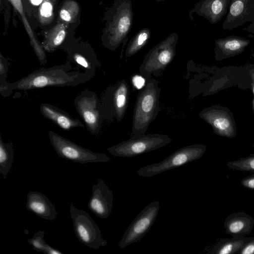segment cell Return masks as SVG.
I'll return each mask as SVG.
<instances>
[{
  "mask_svg": "<svg viewBox=\"0 0 254 254\" xmlns=\"http://www.w3.org/2000/svg\"><path fill=\"white\" fill-rule=\"evenodd\" d=\"M71 69L69 61L53 67L40 68L14 82H8L0 89V94L6 97L16 89L28 90L49 86H75L94 76L87 71H71Z\"/></svg>",
  "mask_w": 254,
  "mask_h": 254,
  "instance_id": "1",
  "label": "cell"
},
{
  "mask_svg": "<svg viewBox=\"0 0 254 254\" xmlns=\"http://www.w3.org/2000/svg\"><path fill=\"white\" fill-rule=\"evenodd\" d=\"M161 89L158 81L146 79L137 95L134 108L131 136L145 134L150 124L156 119L160 107Z\"/></svg>",
  "mask_w": 254,
  "mask_h": 254,
  "instance_id": "2",
  "label": "cell"
},
{
  "mask_svg": "<svg viewBox=\"0 0 254 254\" xmlns=\"http://www.w3.org/2000/svg\"><path fill=\"white\" fill-rule=\"evenodd\" d=\"M131 0H115L103 35L104 46L115 51L122 43L126 44L133 24Z\"/></svg>",
  "mask_w": 254,
  "mask_h": 254,
  "instance_id": "3",
  "label": "cell"
},
{
  "mask_svg": "<svg viewBox=\"0 0 254 254\" xmlns=\"http://www.w3.org/2000/svg\"><path fill=\"white\" fill-rule=\"evenodd\" d=\"M178 34L173 32L153 47L145 55L139 67L141 74L146 79L160 76L176 55Z\"/></svg>",
  "mask_w": 254,
  "mask_h": 254,
  "instance_id": "4",
  "label": "cell"
},
{
  "mask_svg": "<svg viewBox=\"0 0 254 254\" xmlns=\"http://www.w3.org/2000/svg\"><path fill=\"white\" fill-rule=\"evenodd\" d=\"M171 140L169 136L163 134L133 135L128 140L108 148L107 151L116 157H134L167 145Z\"/></svg>",
  "mask_w": 254,
  "mask_h": 254,
  "instance_id": "5",
  "label": "cell"
},
{
  "mask_svg": "<svg viewBox=\"0 0 254 254\" xmlns=\"http://www.w3.org/2000/svg\"><path fill=\"white\" fill-rule=\"evenodd\" d=\"M206 149V146L201 144L184 146L161 162L142 167L136 173L141 177H152L200 158Z\"/></svg>",
  "mask_w": 254,
  "mask_h": 254,
  "instance_id": "6",
  "label": "cell"
},
{
  "mask_svg": "<svg viewBox=\"0 0 254 254\" xmlns=\"http://www.w3.org/2000/svg\"><path fill=\"white\" fill-rule=\"evenodd\" d=\"M74 105L88 131L94 135H98L106 115L102 103L97 94L86 89L75 98Z\"/></svg>",
  "mask_w": 254,
  "mask_h": 254,
  "instance_id": "7",
  "label": "cell"
},
{
  "mask_svg": "<svg viewBox=\"0 0 254 254\" xmlns=\"http://www.w3.org/2000/svg\"><path fill=\"white\" fill-rule=\"evenodd\" d=\"M48 135L51 145L62 158L81 164L105 163L111 160L106 154L82 147L52 130L49 131Z\"/></svg>",
  "mask_w": 254,
  "mask_h": 254,
  "instance_id": "8",
  "label": "cell"
},
{
  "mask_svg": "<svg viewBox=\"0 0 254 254\" xmlns=\"http://www.w3.org/2000/svg\"><path fill=\"white\" fill-rule=\"evenodd\" d=\"M69 211L75 235L80 242L95 250L107 245L99 226L86 211L77 209L71 203Z\"/></svg>",
  "mask_w": 254,
  "mask_h": 254,
  "instance_id": "9",
  "label": "cell"
},
{
  "mask_svg": "<svg viewBox=\"0 0 254 254\" xmlns=\"http://www.w3.org/2000/svg\"><path fill=\"white\" fill-rule=\"evenodd\" d=\"M241 28L251 38L254 37V0H231L222 28Z\"/></svg>",
  "mask_w": 254,
  "mask_h": 254,
  "instance_id": "10",
  "label": "cell"
},
{
  "mask_svg": "<svg viewBox=\"0 0 254 254\" xmlns=\"http://www.w3.org/2000/svg\"><path fill=\"white\" fill-rule=\"evenodd\" d=\"M160 202L155 201L146 206L136 216L126 230L118 247L123 249L142 239L157 218Z\"/></svg>",
  "mask_w": 254,
  "mask_h": 254,
  "instance_id": "11",
  "label": "cell"
},
{
  "mask_svg": "<svg viewBox=\"0 0 254 254\" xmlns=\"http://www.w3.org/2000/svg\"><path fill=\"white\" fill-rule=\"evenodd\" d=\"M129 95V87L124 79L106 90L101 100L105 112V119L115 118L119 122L123 120L127 109Z\"/></svg>",
  "mask_w": 254,
  "mask_h": 254,
  "instance_id": "12",
  "label": "cell"
},
{
  "mask_svg": "<svg viewBox=\"0 0 254 254\" xmlns=\"http://www.w3.org/2000/svg\"><path fill=\"white\" fill-rule=\"evenodd\" d=\"M199 116L212 127L216 134L230 138L236 136L235 120L228 108L213 106L203 109Z\"/></svg>",
  "mask_w": 254,
  "mask_h": 254,
  "instance_id": "13",
  "label": "cell"
},
{
  "mask_svg": "<svg viewBox=\"0 0 254 254\" xmlns=\"http://www.w3.org/2000/svg\"><path fill=\"white\" fill-rule=\"evenodd\" d=\"M92 195L88 208L101 219H106L111 214L113 208L114 195L112 190L102 179L92 187Z\"/></svg>",
  "mask_w": 254,
  "mask_h": 254,
  "instance_id": "14",
  "label": "cell"
},
{
  "mask_svg": "<svg viewBox=\"0 0 254 254\" xmlns=\"http://www.w3.org/2000/svg\"><path fill=\"white\" fill-rule=\"evenodd\" d=\"M250 43L248 39L231 35L215 40L214 57L218 61L242 53Z\"/></svg>",
  "mask_w": 254,
  "mask_h": 254,
  "instance_id": "15",
  "label": "cell"
},
{
  "mask_svg": "<svg viewBox=\"0 0 254 254\" xmlns=\"http://www.w3.org/2000/svg\"><path fill=\"white\" fill-rule=\"evenodd\" d=\"M231 0H200L191 10L206 19L211 24L219 22L227 15Z\"/></svg>",
  "mask_w": 254,
  "mask_h": 254,
  "instance_id": "16",
  "label": "cell"
},
{
  "mask_svg": "<svg viewBox=\"0 0 254 254\" xmlns=\"http://www.w3.org/2000/svg\"><path fill=\"white\" fill-rule=\"evenodd\" d=\"M42 115L61 129L69 130L74 128L84 127V125L79 120L71 117L64 110L49 103L40 105Z\"/></svg>",
  "mask_w": 254,
  "mask_h": 254,
  "instance_id": "17",
  "label": "cell"
},
{
  "mask_svg": "<svg viewBox=\"0 0 254 254\" xmlns=\"http://www.w3.org/2000/svg\"><path fill=\"white\" fill-rule=\"evenodd\" d=\"M26 208L44 219L54 220L57 216L54 204L45 194L37 191H31L28 193Z\"/></svg>",
  "mask_w": 254,
  "mask_h": 254,
  "instance_id": "18",
  "label": "cell"
},
{
  "mask_svg": "<svg viewBox=\"0 0 254 254\" xmlns=\"http://www.w3.org/2000/svg\"><path fill=\"white\" fill-rule=\"evenodd\" d=\"M224 226L226 233L232 237L245 236L252 232L254 219L244 212H237L227 216Z\"/></svg>",
  "mask_w": 254,
  "mask_h": 254,
  "instance_id": "19",
  "label": "cell"
},
{
  "mask_svg": "<svg viewBox=\"0 0 254 254\" xmlns=\"http://www.w3.org/2000/svg\"><path fill=\"white\" fill-rule=\"evenodd\" d=\"M67 25L61 22L58 23L45 35L42 46L45 51L52 53L63 44L67 35Z\"/></svg>",
  "mask_w": 254,
  "mask_h": 254,
  "instance_id": "20",
  "label": "cell"
},
{
  "mask_svg": "<svg viewBox=\"0 0 254 254\" xmlns=\"http://www.w3.org/2000/svg\"><path fill=\"white\" fill-rule=\"evenodd\" d=\"M13 6L14 8L20 14L25 29L28 34L30 40L31 45L35 52V53L40 63L42 65L46 64L47 61L46 55L45 54V50L43 48L42 44H40L38 41L35 34H34L27 20L25 13L24 12L23 6L21 0H9Z\"/></svg>",
  "mask_w": 254,
  "mask_h": 254,
  "instance_id": "21",
  "label": "cell"
},
{
  "mask_svg": "<svg viewBox=\"0 0 254 254\" xmlns=\"http://www.w3.org/2000/svg\"><path fill=\"white\" fill-rule=\"evenodd\" d=\"M69 62L95 76L96 70L101 66L99 61L95 55L85 54L79 51H73L68 55Z\"/></svg>",
  "mask_w": 254,
  "mask_h": 254,
  "instance_id": "22",
  "label": "cell"
},
{
  "mask_svg": "<svg viewBox=\"0 0 254 254\" xmlns=\"http://www.w3.org/2000/svg\"><path fill=\"white\" fill-rule=\"evenodd\" d=\"M251 237H233L229 239H221L214 246L210 254H237Z\"/></svg>",
  "mask_w": 254,
  "mask_h": 254,
  "instance_id": "23",
  "label": "cell"
},
{
  "mask_svg": "<svg viewBox=\"0 0 254 254\" xmlns=\"http://www.w3.org/2000/svg\"><path fill=\"white\" fill-rule=\"evenodd\" d=\"M13 145L11 142L4 143L0 134V173L6 179L14 160Z\"/></svg>",
  "mask_w": 254,
  "mask_h": 254,
  "instance_id": "24",
  "label": "cell"
},
{
  "mask_svg": "<svg viewBox=\"0 0 254 254\" xmlns=\"http://www.w3.org/2000/svg\"><path fill=\"white\" fill-rule=\"evenodd\" d=\"M150 35V30L147 28L139 30L127 45L125 51L126 58H130L140 50L148 41Z\"/></svg>",
  "mask_w": 254,
  "mask_h": 254,
  "instance_id": "25",
  "label": "cell"
},
{
  "mask_svg": "<svg viewBox=\"0 0 254 254\" xmlns=\"http://www.w3.org/2000/svg\"><path fill=\"white\" fill-rule=\"evenodd\" d=\"M80 8L76 1L66 0L63 4L59 11V17L66 24L74 22L79 14Z\"/></svg>",
  "mask_w": 254,
  "mask_h": 254,
  "instance_id": "26",
  "label": "cell"
},
{
  "mask_svg": "<svg viewBox=\"0 0 254 254\" xmlns=\"http://www.w3.org/2000/svg\"><path fill=\"white\" fill-rule=\"evenodd\" d=\"M226 165L233 170L254 173V154H251L238 160L228 162Z\"/></svg>",
  "mask_w": 254,
  "mask_h": 254,
  "instance_id": "27",
  "label": "cell"
},
{
  "mask_svg": "<svg viewBox=\"0 0 254 254\" xmlns=\"http://www.w3.org/2000/svg\"><path fill=\"white\" fill-rule=\"evenodd\" d=\"M53 3L51 0H44L38 11L39 22L43 25L50 24L54 19Z\"/></svg>",
  "mask_w": 254,
  "mask_h": 254,
  "instance_id": "28",
  "label": "cell"
},
{
  "mask_svg": "<svg viewBox=\"0 0 254 254\" xmlns=\"http://www.w3.org/2000/svg\"><path fill=\"white\" fill-rule=\"evenodd\" d=\"M45 232L38 231L33 235V236L27 240V242L31 245L33 249L37 252H42L44 254L46 252L50 246L45 241L44 239Z\"/></svg>",
  "mask_w": 254,
  "mask_h": 254,
  "instance_id": "29",
  "label": "cell"
},
{
  "mask_svg": "<svg viewBox=\"0 0 254 254\" xmlns=\"http://www.w3.org/2000/svg\"><path fill=\"white\" fill-rule=\"evenodd\" d=\"M8 61L1 54H0V88L3 87L8 83L6 81L8 72Z\"/></svg>",
  "mask_w": 254,
  "mask_h": 254,
  "instance_id": "30",
  "label": "cell"
},
{
  "mask_svg": "<svg viewBox=\"0 0 254 254\" xmlns=\"http://www.w3.org/2000/svg\"><path fill=\"white\" fill-rule=\"evenodd\" d=\"M237 254H254V237H251Z\"/></svg>",
  "mask_w": 254,
  "mask_h": 254,
  "instance_id": "31",
  "label": "cell"
},
{
  "mask_svg": "<svg viewBox=\"0 0 254 254\" xmlns=\"http://www.w3.org/2000/svg\"><path fill=\"white\" fill-rule=\"evenodd\" d=\"M241 184L245 188L254 190V174L250 175L243 179Z\"/></svg>",
  "mask_w": 254,
  "mask_h": 254,
  "instance_id": "32",
  "label": "cell"
},
{
  "mask_svg": "<svg viewBox=\"0 0 254 254\" xmlns=\"http://www.w3.org/2000/svg\"><path fill=\"white\" fill-rule=\"evenodd\" d=\"M132 82L136 88L141 89L145 85L146 80L141 76L135 75L132 77Z\"/></svg>",
  "mask_w": 254,
  "mask_h": 254,
  "instance_id": "33",
  "label": "cell"
},
{
  "mask_svg": "<svg viewBox=\"0 0 254 254\" xmlns=\"http://www.w3.org/2000/svg\"><path fill=\"white\" fill-rule=\"evenodd\" d=\"M250 74L251 77V87L252 90L254 95V69H251L250 71Z\"/></svg>",
  "mask_w": 254,
  "mask_h": 254,
  "instance_id": "34",
  "label": "cell"
},
{
  "mask_svg": "<svg viewBox=\"0 0 254 254\" xmlns=\"http://www.w3.org/2000/svg\"><path fill=\"white\" fill-rule=\"evenodd\" d=\"M44 0H30L31 2L35 5H38L41 4Z\"/></svg>",
  "mask_w": 254,
  "mask_h": 254,
  "instance_id": "35",
  "label": "cell"
},
{
  "mask_svg": "<svg viewBox=\"0 0 254 254\" xmlns=\"http://www.w3.org/2000/svg\"><path fill=\"white\" fill-rule=\"evenodd\" d=\"M252 104H253V111L254 113V99L253 100Z\"/></svg>",
  "mask_w": 254,
  "mask_h": 254,
  "instance_id": "36",
  "label": "cell"
},
{
  "mask_svg": "<svg viewBox=\"0 0 254 254\" xmlns=\"http://www.w3.org/2000/svg\"><path fill=\"white\" fill-rule=\"evenodd\" d=\"M53 4H55L57 0H51Z\"/></svg>",
  "mask_w": 254,
  "mask_h": 254,
  "instance_id": "37",
  "label": "cell"
},
{
  "mask_svg": "<svg viewBox=\"0 0 254 254\" xmlns=\"http://www.w3.org/2000/svg\"><path fill=\"white\" fill-rule=\"evenodd\" d=\"M155 0L157 1H158V2H160V1H164L165 0Z\"/></svg>",
  "mask_w": 254,
  "mask_h": 254,
  "instance_id": "38",
  "label": "cell"
},
{
  "mask_svg": "<svg viewBox=\"0 0 254 254\" xmlns=\"http://www.w3.org/2000/svg\"><path fill=\"white\" fill-rule=\"evenodd\" d=\"M252 56L253 57H254V53H253V54H252Z\"/></svg>",
  "mask_w": 254,
  "mask_h": 254,
  "instance_id": "39",
  "label": "cell"
}]
</instances>
